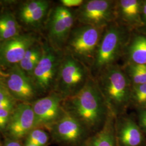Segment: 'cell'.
Returning a JSON list of instances; mask_svg holds the SVG:
<instances>
[{
    "label": "cell",
    "mask_w": 146,
    "mask_h": 146,
    "mask_svg": "<svg viewBox=\"0 0 146 146\" xmlns=\"http://www.w3.org/2000/svg\"><path fill=\"white\" fill-rule=\"evenodd\" d=\"M94 77L110 111L116 117L126 114L132 86L122 67L112 65Z\"/></svg>",
    "instance_id": "2"
},
{
    "label": "cell",
    "mask_w": 146,
    "mask_h": 146,
    "mask_svg": "<svg viewBox=\"0 0 146 146\" xmlns=\"http://www.w3.org/2000/svg\"><path fill=\"white\" fill-rule=\"evenodd\" d=\"M131 33L115 22L105 28L91 69L93 76L104 69L117 64L118 61L123 57Z\"/></svg>",
    "instance_id": "3"
},
{
    "label": "cell",
    "mask_w": 146,
    "mask_h": 146,
    "mask_svg": "<svg viewBox=\"0 0 146 146\" xmlns=\"http://www.w3.org/2000/svg\"><path fill=\"white\" fill-rule=\"evenodd\" d=\"M7 85L11 93L21 99H29L34 95L33 86L20 68L15 67L11 70Z\"/></svg>",
    "instance_id": "15"
},
{
    "label": "cell",
    "mask_w": 146,
    "mask_h": 146,
    "mask_svg": "<svg viewBox=\"0 0 146 146\" xmlns=\"http://www.w3.org/2000/svg\"><path fill=\"white\" fill-rule=\"evenodd\" d=\"M50 7V2L47 1H44V2L37 9L31 14L26 16L22 19V20L27 23L34 24L38 23L47 15Z\"/></svg>",
    "instance_id": "20"
},
{
    "label": "cell",
    "mask_w": 146,
    "mask_h": 146,
    "mask_svg": "<svg viewBox=\"0 0 146 146\" xmlns=\"http://www.w3.org/2000/svg\"><path fill=\"white\" fill-rule=\"evenodd\" d=\"M116 116L110 112L104 125L89 137L84 146H117L115 134Z\"/></svg>",
    "instance_id": "17"
},
{
    "label": "cell",
    "mask_w": 146,
    "mask_h": 146,
    "mask_svg": "<svg viewBox=\"0 0 146 146\" xmlns=\"http://www.w3.org/2000/svg\"><path fill=\"white\" fill-rule=\"evenodd\" d=\"M44 0H37L29 2L24 5L21 11V19L26 17V16L31 14L33 12L37 9L40 5H42Z\"/></svg>",
    "instance_id": "23"
},
{
    "label": "cell",
    "mask_w": 146,
    "mask_h": 146,
    "mask_svg": "<svg viewBox=\"0 0 146 146\" xmlns=\"http://www.w3.org/2000/svg\"><path fill=\"white\" fill-rule=\"evenodd\" d=\"M0 40H1V37H0Z\"/></svg>",
    "instance_id": "30"
},
{
    "label": "cell",
    "mask_w": 146,
    "mask_h": 146,
    "mask_svg": "<svg viewBox=\"0 0 146 146\" xmlns=\"http://www.w3.org/2000/svg\"><path fill=\"white\" fill-rule=\"evenodd\" d=\"M11 110L0 109V129H5L10 119Z\"/></svg>",
    "instance_id": "25"
},
{
    "label": "cell",
    "mask_w": 146,
    "mask_h": 146,
    "mask_svg": "<svg viewBox=\"0 0 146 146\" xmlns=\"http://www.w3.org/2000/svg\"><path fill=\"white\" fill-rule=\"evenodd\" d=\"M62 54L50 46L42 47V56L33 75L37 88L42 92L49 90L56 82Z\"/></svg>",
    "instance_id": "9"
},
{
    "label": "cell",
    "mask_w": 146,
    "mask_h": 146,
    "mask_svg": "<svg viewBox=\"0 0 146 146\" xmlns=\"http://www.w3.org/2000/svg\"><path fill=\"white\" fill-rule=\"evenodd\" d=\"M141 0H116L115 22L133 33L143 26Z\"/></svg>",
    "instance_id": "12"
},
{
    "label": "cell",
    "mask_w": 146,
    "mask_h": 146,
    "mask_svg": "<svg viewBox=\"0 0 146 146\" xmlns=\"http://www.w3.org/2000/svg\"><path fill=\"white\" fill-rule=\"evenodd\" d=\"M105 28L78 25L74 27L64 47L67 54L90 69Z\"/></svg>",
    "instance_id": "4"
},
{
    "label": "cell",
    "mask_w": 146,
    "mask_h": 146,
    "mask_svg": "<svg viewBox=\"0 0 146 146\" xmlns=\"http://www.w3.org/2000/svg\"><path fill=\"white\" fill-rule=\"evenodd\" d=\"M50 128L55 140L66 146H84L92 135L80 121L65 110Z\"/></svg>",
    "instance_id": "7"
},
{
    "label": "cell",
    "mask_w": 146,
    "mask_h": 146,
    "mask_svg": "<svg viewBox=\"0 0 146 146\" xmlns=\"http://www.w3.org/2000/svg\"><path fill=\"white\" fill-rule=\"evenodd\" d=\"M142 21L143 23V26L140 31H142L146 32L144 34L146 35V0L142 1Z\"/></svg>",
    "instance_id": "27"
},
{
    "label": "cell",
    "mask_w": 146,
    "mask_h": 146,
    "mask_svg": "<svg viewBox=\"0 0 146 146\" xmlns=\"http://www.w3.org/2000/svg\"><path fill=\"white\" fill-rule=\"evenodd\" d=\"M5 146H21L20 143H19L17 142H14V141H11V142H8L6 143Z\"/></svg>",
    "instance_id": "28"
},
{
    "label": "cell",
    "mask_w": 146,
    "mask_h": 146,
    "mask_svg": "<svg viewBox=\"0 0 146 146\" xmlns=\"http://www.w3.org/2000/svg\"><path fill=\"white\" fill-rule=\"evenodd\" d=\"M122 67L131 86L146 84V64H123Z\"/></svg>",
    "instance_id": "18"
},
{
    "label": "cell",
    "mask_w": 146,
    "mask_h": 146,
    "mask_svg": "<svg viewBox=\"0 0 146 146\" xmlns=\"http://www.w3.org/2000/svg\"><path fill=\"white\" fill-rule=\"evenodd\" d=\"M137 122L146 137V110H137Z\"/></svg>",
    "instance_id": "24"
},
{
    "label": "cell",
    "mask_w": 146,
    "mask_h": 146,
    "mask_svg": "<svg viewBox=\"0 0 146 146\" xmlns=\"http://www.w3.org/2000/svg\"><path fill=\"white\" fill-rule=\"evenodd\" d=\"M76 22L74 11L62 5L57 6L52 11L48 26L50 46L58 51L64 48Z\"/></svg>",
    "instance_id": "8"
},
{
    "label": "cell",
    "mask_w": 146,
    "mask_h": 146,
    "mask_svg": "<svg viewBox=\"0 0 146 146\" xmlns=\"http://www.w3.org/2000/svg\"><path fill=\"white\" fill-rule=\"evenodd\" d=\"M63 100L60 94L53 92L36 101L32 106L35 116L36 126L46 125L50 127L55 123L64 111L61 105Z\"/></svg>",
    "instance_id": "11"
},
{
    "label": "cell",
    "mask_w": 146,
    "mask_h": 146,
    "mask_svg": "<svg viewBox=\"0 0 146 146\" xmlns=\"http://www.w3.org/2000/svg\"><path fill=\"white\" fill-rule=\"evenodd\" d=\"M49 136L45 131L36 129L31 131L28 139V143L36 146H46L49 141Z\"/></svg>",
    "instance_id": "21"
},
{
    "label": "cell",
    "mask_w": 146,
    "mask_h": 146,
    "mask_svg": "<svg viewBox=\"0 0 146 146\" xmlns=\"http://www.w3.org/2000/svg\"><path fill=\"white\" fill-rule=\"evenodd\" d=\"M116 0H86L74 11L78 25L105 28L115 21Z\"/></svg>",
    "instance_id": "6"
},
{
    "label": "cell",
    "mask_w": 146,
    "mask_h": 146,
    "mask_svg": "<svg viewBox=\"0 0 146 146\" xmlns=\"http://www.w3.org/2000/svg\"><path fill=\"white\" fill-rule=\"evenodd\" d=\"M115 139L117 146H145L146 137L137 121L126 114L116 117Z\"/></svg>",
    "instance_id": "10"
},
{
    "label": "cell",
    "mask_w": 146,
    "mask_h": 146,
    "mask_svg": "<svg viewBox=\"0 0 146 146\" xmlns=\"http://www.w3.org/2000/svg\"><path fill=\"white\" fill-rule=\"evenodd\" d=\"M84 0H61L60 2L61 5L70 9L74 7L78 8L83 5Z\"/></svg>",
    "instance_id": "26"
},
{
    "label": "cell",
    "mask_w": 146,
    "mask_h": 146,
    "mask_svg": "<svg viewBox=\"0 0 146 146\" xmlns=\"http://www.w3.org/2000/svg\"><path fill=\"white\" fill-rule=\"evenodd\" d=\"M26 146H34V145H31V144H27V145Z\"/></svg>",
    "instance_id": "29"
},
{
    "label": "cell",
    "mask_w": 146,
    "mask_h": 146,
    "mask_svg": "<svg viewBox=\"0 0 146 146\" xmlns=\"http://www.w3.org/2000/svg\"><path fill=\"white\" fill-rule=\"evenodd\" d=\"M35 126L36 120L32 106L26 104L18 105L11 118L9 129L11 135L20 139Z\"/></svg>",
    "instance_id": "14"
},
{
    "label": "cell",
    "mask_w": 146,
    "mask_h": 146,
    "mask_svg": "<svg viewBox=\"0 0 146 146\" xmlns=\"http://www.w3.org/2000/svg\"><path fill=\"white\" fill-rule=\"evenodd\" d=\"M64 100V110L80 121L92 135L103 127L110 112L93 76L78 93Z\"/></svg>",
    "instance_id": "1"
},
{
    "label": "cell",
    "mask_w": 146,
    "mask_h": 146,
    "mask_svg": "<svg viewBox=\"0 0 146 146\" xmlns=\"http://www.w3.org/2000/svg\"><path fill=\"white\" fill-rule=\"evenodd\" d=\"M131 106L136 110H146V84L131 86Z\"/></svg>",
    "instance_id": "19"
},
{
    "label": "cell",
    "mask_w": 146,
    "mask_h": 146,
    "mask_svg": "<svg viewBox=\"0 0 146 146\" xmlns=\"http://www.w3.org/2000/svg\"><path fill=\"white\" fill-rule=\"evenodd\" d=\"M145 146H146V145H145Z\"/></svg>",
    "instance_id": "31"
},
{
    "label": "cell",
    "mask_w": 146,
    "mask_h": 146,
    "mask_svg": "<svg viewBox=\"0 0 146 146\" xmlns=\"http://www.w3.org/2000/svg\"><path fill=\"white\" fill-rule=\"evenodd\" d=\"M13 104V100L8 92L0 88V109L11 110Z\"/></svg>",
    "instance_id": "22"
},
{
    "label": "cell",
    "mask_w": 146,
    "mask_h": 146,
    "mask_svg": "<svg viewBox=\"0 0 146 146\" xmlns=\"http://www.w3.org/2000/svg\"><path fill=\"white\" fill-rule=\"evenodd\" d=\"M93 76L91 69L83 63L63 54L56 80L58 94L63 100L72 96L83 88Z\"/></svg>",
    "instance_id": "5"
},
{
    "label": "cell",
    "mask_w": 146,
    "mask_h": 146,
    "mask_svg": "<svg viewBox=\"0 0 146 146\" xmlns=\"http://www.w3.org/2000/svg\"><path fill=\"white\" fill-rule=\"evenodd\" d=\"M35 41L30 35H18L5 40L0 46L1 62L7 66L19 63Z\"/></svg>",
    "instance_id": "13"
},
{
    "label": "cell",
    "mask_w": 146,
    "mask_h": 146,
    "mask_svg": "<svg viewBox=\"0 0 146 146\" xmlns=\"http://www.w3.org/2000/svg\"><path fill=\"white\" fill-rule=\"evenodd\" d=\"M122 58L124 64H146V35L131 33Z\"/></svg>",
    "instance_id": "16"
}]
</instances>
